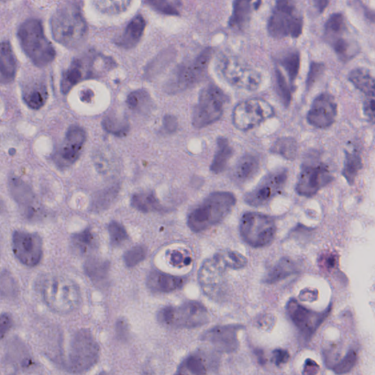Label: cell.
<instances>
[{
	"mask_svg": "<svg viewBox=\"0 0 375 375\" xmlns=\"http://www.w3.org/2000/svg\"><path fill=\"white\" fill-rule=\"evenodd\" d=\"M236 204L235 195L227 192L209 194L188 217V226L195 233L205 231L224 220Z\"/></svg>",
	"mask_w": 375,
	"mask_h": 375,
	"instance_id": "1",
	"label": "cell"
},
{
	"mask_svg": "<svg viewBox=\"0 0 375 375\" xmlns=\"http://www.w3.org/2000/svg\"><path fill=\"white\" fill-rule=\"evenodd\" d=\"M51 28L55 41L66 48L81 45L88 27L80 9L72 3L60 6L52 16Z\"/></svg>",
	"mask_w": 375,
	"mask_h": 375,
	"instance_id": "2",
	"label": "cell"
},
{
	"mask_svg": "<svg viewBox=\"0 0 375 375\" xmlns=\"http://www.w3.org/2000/svg\"><path fill=\"white\" fill-rule=\"evenodd\" d=\"M18 38L27 56L38 67H46L56 56V52L38 19H28L22 23L18 31Z\"/></svg>",
	"mask_w": 375,
	"mask_h": 375,
	"instance_id": "3",
	"label": "cell"
},
{
	"mask_svg": "<svg viewBox=\"0 0 375 375\" xmlns=\"http://www.w3.org/2000/svg\"><path fill=\"white\" fill-rule=\"evenodd\" d=\"M43 296L48 306L60 314L74 311L81 301L78 286L72 280L62 277L48 279L43 286Z\"/></svg>",
	"mask_w": 375,
	"mask_h": 375,
	"instance_id": "4",
	"label": "cell"
},
{
	"mask_svg": "<svg viewBox=\"0 0 375 375\" xmlns=\"http://www.w3.org/2000/svg\"><path fill=\"white\" fill-rule=\"evenodd\" d=\"M304 19L295 0H277L268 21L269 34L275 38L301 36Z\"/></svg>",
	"mask_w": 375,
	"mask_h": 375,
	"instance_id": "5",
	"label": "cell"
},
{
	"mask_svg": "<svg viewBox=\"0 0 375 375\" xmlns=\"http://www.w3.org/2000/svg\"><path fill=\"white\" fill-rule=\"evenodd\" d=\"M227 98L216 85L209 84L203 88L192 113V124L202 128L212 125L223 117Z\"/></svg>",
	"mask_w": 375,
	"mask_h": 375,
	"instance_id": "6",
	"label": "cell"
},
{
	"mask_svg": "<svg viewBox=\"0 0 375 375\" xmlns=\"http://www.w3.org/2000/svg\"><path fill=\"white\" fill-rule=\"evenodd\" d=\"M277 234L274 219L259 213H246L240 223V234L242 240L252 247L270 245Z\"/></svg>",
	"mask_w": 375,
	"mask_h": 375,
	"instance_id": "7",
	"label": "cell"
},
{
	"mask_svg": "<svg viewBox=\"0 0 375 375\" xmlns=\"http://www.w3.org/2000/svg\"><path fill=\"white\" fill-rule=\"evenodd\" d=\"M159 321L174 328H193L203 326L209 321L207 308L197 302H188L179 306H167L158 314Z\"/></svg>",
	"mask_w": 375,
	"mask_h": 375,
	"instance_id": "8",
	"label": "cell"
},
{
	"mask_svg": "<svg viewBox=\"0 0 375 375\" xmlns=\"http://www.w3.org/2000/svg\"><path fill=\"white\" fill-rule=\"evenodd\" d=\"M100 356V348L93 336L86 330L77 332L71 340L69 354V368L74 373L91 370Z\"/></svg>",
	"mask_w": 375,
	"mask_h": 375,
	"instance_id": "9",
	"label": "cell"
},
{
	"mask_svg": "<svg viewBox=\"0 0 375 375\" xmlns=\"http://www.w3.org/2000/svg\"><path fill=\"white\" fill-rule=\"evenodd\" d=\"M275 115L273 107L261 98H252L238 104L233 112V124L241 131L260 126Z\"/></svg>",
	"mask_w": 375,
	"mask_h": 375,
	"instance_id": "10",
	"label": "cell"
},
{
	"mask_svg": "<svg viewBox=\"0 0 375 375\" xmlns=\"http://www.w3.org/2000/svg\"><path fill=\"white\" fill-rule=\"evenodd\" d=\"M212 53V49H206L190 65L179 68L167 85L168 92L175 93L185 91L202 80L207 73Z\"/></svg>",
	"mask_w": 375,
	"mask_h": 375,
	"instance_id": "11",
	"label": "cell"
},
{
	"mask_svg": "<svg viewBox=\"0 0 375 375\" xmlns=\"http://www.w3.org/2000/svg\"><path fill=\"white\" fill-rule=\"evenodd\" d=\"M288 179V171L277 169L269 173L246 194L245 201L253 207H260L269 204L284 190Z\"/></svg>",
	"mask_w": 375,
	"mask_h": 375,
	"instance_id": "12",
	"label": "cell"
},
{
	"mask_svg": "<svg viewBox=\"0 0 375 375\" xmlns=\"http://www.w3.org/2000/svg\"><path fill=\"white\" fill-rule=\"evenodd\" d=\"M333 181L323 163H306L302 168L296 184V192L301 196L311 197Z\"/></svg>",
	"mask_w": 375,
	"mask_h": 375,
	"instance_id": "13",
	"label": "cell"
},
{
	"mask_svg": "<svg viewBox=\"0 0 375 375\" xmlns=\"http://www.w3.org/2000/svg\"><path fill=\"white\" fill-rule=\"evenodd\" d=\"M12 247L15 256L22 264L34 267L43 256V242L36 234L16 231L13 235Z\"/></svg>",
	"mask_w": 375,
	"mask_h": 375,
	"instance_id": "14",
	"label": "cell"
},
{
	"mask_svg": "<svg viewBox=\"0 0 375 375\" xmlns=\"http://www.w3.org/2000/svg\"><path fill=\"white\" fill-rule=\"evenodd\" d=\"M227 268L214 256L206 260L198 272V280L203 291L212 299H219L225 294L226 282L225 271Z\"/></svg>",
	"mask_w": 375,
	"mask_h": 375,
	"instance_id": "15",
	"label": "cell"
},
{
	"mask_svg": "<svg viewBox=\"0 0 375 375\" xmlns=\"http://www.w3.org/2000/svg\"><path fill=\"white\" fill-rule=\"evenodd\" d=\"M337 113V104L334 96L322 93L315 99L307 114V120L312 126L326 128L334 124Z\"/></svg>",
	"mask_w": 375,
	"mask_h": 375,
	"instance_id": "16",
	"label": "cell"
},
{
	"mask_svg": "<svg viewBox=\"0 0 375 375\" xmlns=\"http://www.w3.org/2000/svg\"><path fill=\"white\" fill-rule=\"evenodd\" d=\"M86 140L87 134L82 127L71 126L66 132L62 146L56 155L59 165L69 167L78 160Z\"/></svg>",
	"mask_w": 375,
	"mask_h": 375,
	"instance_id": "17",
	"label": "cell"
},
{
	"mask_svg": "<svg viewBox=\"0 0 375 375\" xmlns=\"http://www.w3.org/2000/svg\"><path fill=\"white\" fill-rule=\"evenodd\" d=\"M240 329L241 326L235 325L214 327L204 334L203 339L220 352H233L238 347V334Z\"/></svg>",
	"mask_w": 375,
	"mask_h": 375,
	"instance_id": "18",
	"label": "cell"
},
{
	"mask_svg": "<svg viewBox=\"0 0 375 375\" xmlns=\"http://www.w3.org/2000/svg\"><path fill=\"white\" fill-rule=\"evenodd\" d=\"M286 311L294 324L306 334H311L317 326L319 321L316 315L295 300L290 301Z\"/></svg>",
	"mask_w": 375,
	"mask_h": 375,
	"instance_id": "19",
	"label": "cell"
},
{
	"mask_svg": "<svg viewBox=\"0 0 375 375\" xmlns=\"http://www.w3.org/2000/svg\"><path fill=\"white\" fill-rule=\"evenodd\" d=\"M185 282L183 277H175V275L157 271H152L147 280L149 289L153 292L164 293L181 289Z\"/></svg>",
	"mask_w": 375,
	"mask_h": 375,
	"instance_id": "20",
	"label": "cell"
},
{
	"mask_svg": "<svg viewBox=\"0 0 375 375\" xmlns=\"http://www.w3.org/2000/svg\"><path fill=\"white\" fill-rule=\"evenodd\" d=\"M146 27V21L141 15L132 19L126 27L123 35L117 40V45L124 49L135 47L140 41Z\"/></svg>",
	"mask_w": 375,
	"mask_h": 375,
	"instance_id": "21",
	"label": "cell"
},
{
	"mask_svg": "<svg viewBox=\"0 0 375 375\" xmlns=\"http://www.w3.org/2000/svg\"><path fill=\"white\" fill-rule=\"evenodd\" d=\"M348 34V31L341 33L326 40L332 47L339 59L343 62H348L354 59L359 54L358 43L350 38H344Z\"/></svg>",
	"mask_w": 375,
	"mask_h": 375,
	"instance_id": "22",
	"label": "cell"
},
{
	"mask_svg": "<svg viewBox=\"0 0 375 375\" xmlns=\"http://www.w3.org/2000/svg\"><path fill=\"white\" fill-rule=\"evenodd\" d=\"M84 270L87 277L98 288H104L107 286L110 270V264L108 261L91 258L85 262Z\"/></svg>",
	"mask_w": 375,
	"mask_h": 375,
	"instance_id": "23",
	"label": "cell"
},
{
	"mask_svg": "<svg viewBox=\"0 0 375 375\" xmlns=\"http://www.w3.org/2000/svg\"><path fill=\"white\" fill-rule=\"evenodd\" d=\"M262 0H235L233 13L229 24L233 27H242L247 23L253 11L261 5Z\"/></svg>",
	"mask_w": 375,
	"mask_h": 375,
	"instance_id": "24",
	"label": "cell"
},
{
	"mask_svg": "<svg viewBox=\"0 0 375 375\" xmlns=\"http://www.w3.org/2000/svg\"><path fill=\"white\" fill-rule=\"evenodd\" d=\"M0 79L2 84L12 82L17 72V62L10 44L8 41L1 43L0 52Z\"/></svg>",
	"mask_w": 375,
	"mask_h": 375,
	"instance_id": "25",
	"label": "cell"
},
{
	"mask_svg": "<svg viewBox=\"0 0 375 375\" xmlns=\"http://www.w3.org/2000/svg\"><path fill=\"white\" fill-rule=\"evenodd\" d=\"M10 190L15 201L21 205L25 207L28 215L34 214L36 209L32 205L35 203V195L30 186L19 179L10 180Z\"/></svg>",
	"mask_w": 375,
	"mask_h": 375,
	"instance_id": "26",
	"label": "cell"
},
{
	"mask_svg": "<svg viewBox=\"0 0 375 375\" xmlns=\"http://www.w3.org/2000/svg\"><path fill=\"white\" fill-rule=\"evenodd\" d=\"M260 168V159L251 154L241 157L236 165L234 175L239 183H246L255 177Z\"/></svg>",
	"mask_w": 375,
	"mask_h": 375,
	"instance_id": "27",
	"label": "cell"
},
{
	"mask_svg": "<svg viewBox=\"0 0 375 375\" xmlns=\"http://www.w3.org/2000/svg\"><path fill=\"white\" fill-rule=\"evenodd\" d=\"M231 148L227 138L220 137L217 140V148L214 160L211 165V171L215 174L222 173L233 157Z\"/></svg>",
	"mask_w": 375,
	"mask_h": 375,
	"instance_id": "28",
	"label": "cell"
},
{
	"mask_svg": "<svg viewBox=\"0 0 375 375\" xmlns=\"http://www.w3.org/2000/svg\"><path fill=\"white\" fill-rule=\"evenodd\" d=\"M348 79L363 95L375 93V78L366 69L358 68L352 70Z\"/></svg>",
	"mask_w": 375,
	"mask_h": 375,
	"instance_id": "29",
	"label": "cell"
},
{
	"mask_svg": "<svg viewBox=\"0 0 375 375\" xmlns=\"http://www.w3.org/2000/svg\"><path fill=\"white\" fill-rule=\"evenodd\" d=\"M84 73L79 59L75 60L70 68L65 71L60 83L61 92L68 94L74 86L79 84L84 78Z\"/></svg>",
	"mask_w": 375,
	"mask_h": 375,
	"instance_id": "30",
	"label": "cell"
},
{
	"mask_svg": "<svg viewBox=\"0 0 375 375\" xmlns=\"http://www.w3.org/2000/svg\"><path fill=\"white\" fill-rule=\"evenodd\" d=\"M131 205L143 213L160 212L163 209L158 198L152 192L135 194L131 198Z\"/></svg>",
	"mask_w": 375,
	"mask_h": 375,
	"instance_id": "31",
	"label": "cell"
},
{
	"mask_svg": "<svg viewBox=\"0 0 375 375\" xmlns=\"http://www.w3.org/2000/svg\"><path fill=\"white\" fill-rule=\"evenodd\" d=\"M128 108L139 113H147L152 108V100L150 94L145 90L130 93L126 100Z\"/></svg>",
	"mask_w": 375,
	"mask_h": 375,
	"instance_id": "32",
	"label": "cell"
},
{
	"mask_svg": "<svg viewBox=\"0 0 375 375\" xmlns=\"http://www.w3.org/2000/svg\"><path fill=\"white\" fill-rule=\"evenodd\" d=\"M104 129L114 136L123 137L127 135L130 129L128 120L117 115H109L103 120Z\"/></svg>",
	"mask_w": 375,
	"mask_h": 375,
	"instance_id": "33",
	"label": "cell"
},
{
	"mask_svg": "<svg viewBox=\"0 0 375 375\" xmlns=\"http://www.w3.org/2000/svg\"><path fill=\"white\" fill-rule=\"evenodd\" d=\"M299 150L297 143L293 137H282L273 143L271 152L286 159L294 160Z\"/></svg>",
	"mask_w": 375,
	"mask_h": 375,
	"instance_id": "34",
	"label": "cell"
},
{
	"mask_svg": "<svg viewBox=\"0 0 375 375\" xmlns=\"http://www.w3.org/2000/svg\"><path fill=\"white\" fill-rule=\"evenodd\" d=\"M47 90L45 86L36 84L30 87L24 93V101L32 109H39L47 101Z\"/></svg>",
	"mask_w": 375,
	"mask_h": 375,
	"instance_id": "35",
	"label": "cell"
},
{
	"mask_svg": "<svg viewBox=\"0 0 375 375\" xmlns=\"http://www.w3.org/2000/svg\"><path fill=\"white\" fill-rule=\"evenodd\" d=\"M362 168V161L356 151L346 152L343 175L350 185H354L356 176Z\"/></svg>",
	"mask_w": 375,
	"mask_h": 375,
	"instance_id": "36",
	"label": "cell"
},
{
	"mask_svg": "<svg viewBox=\"0 0 375 375\" xmlns=\"http://www.w3.org/2000/svg\"><path fill=\"white\" fill-rule=\"evenodd\" d=\"M294 272L292 262L288 259H282L269 273L264 282L268 284L278 282L290 277Z\"/></svg>",
	"mask_w": 375,
	"mask_h": 375,
	"instance_id": "37",
	"label": "cell"
},
{
	"mask_svg": "<svg viewBox=\"0 0 375 375\" xmlns=\"http://www.w3.org/2000/svg\"><path fill=\"white\" fill-rule=\"evenodd\" d=\"M227 269L238 270L247 266L248 260L241 253L234 251H225L215 255Z\"/></svg>",
	"mask_w": 375,
	"mask_h": 375,
	"instance_id": "38",
	"label": "cell"
},
{
	"mask_svg": "<svg viewBox=\"0 0 375 375\" xmlns=\"http://www.w3.org/2000/svg\"><path fill=\"white\" fill-rule=\"evenodd\" d=\"M282 65L288 76L291 84L293 86L301 67V54L299 52L293 51L286 54L282 60Z\"/></svg>",
	"mask_w": 375,
	"mask_h": 375,
	"instance_id": "39",
	"label": "cell"
},
{
	"mask_svg": "<svg viewBox=\"0 0 375 375\" xmlns=\"http://www.w3.org/2000/svg\"><path fill=\"white\" fill-rule=\"evenodd\" d=\"M179 374H205L207 369L203 358L198 356H191L187 358L179 369Z\"/></svg>",
	"mask_w": 375,
	"mask_h": 375,
	"instance_id": "40",
	"label": "cell"
},
{
	"mask_svg": "<svg viewBox=\"0 0 375 375\" xmlns=\"http://www.w3.org/2000/svg\"><path fill=\"white\" fill-rule=\"evenodd\" d=\"M346 20L343 14L336 13L330 16L324 27V38H328L348 30Z\"/></svg>",
	"mask_w": 375,
	"mask_h": 375,
	"instance_id": "41",
	"label": "cell"
},
{
	"mask_svg": "<svg viewBox=\"0 0 375 375\" xmlns=\"http://www.w3.org/2000/svg\"><path fill=\"white\" fill-rule=\"evenodd\" d=\"M275 81H277V91L281 101L284 106L288 108L292 102L291 89L285 76L280 69L275 70Z\"/></svg>",
	"mask_w": 375,
	"mask_h": 375,
	"instance_id": "42",
	"label": "cell"
},
{
	"mask_svg": "<svg viewBox=\"0 0 375 375\" xmlns=\"http://www.w3.org/2000/svg\"><path fill=\"white\" fill-rule=\"evenodd\" d=\"M95 2L99 9L105 13L114 14L124 12L131 0H95Z\"/></svg>",
	"mask_w": 375,
	"mask_h": 375,
	"instance_id": "43",
	"label": "cell"
},
{
	"mask_svg": "<svg viewBox=\"0 0 375 375\" xmlns=\"http://www.w3.org/2000/svg\"><path fill=\"white\" fill-rule=\"evenodd\" d=\"M108 231L110 240L115 247L122 245L128 239V235L125 227L117 222L110 223Z\"/></svg>",
	"mask_w": 375,
	"mask_h": 375,
	"instance_id": "44",
	"label": "cell"
},
{
	"mask_svg": "<svg viewBox=\"0 0 375 375\" xmlns=\"http://www.w3.org/2000/svg\"><path fill=\"white\" fill-rule=\"evenodd\" d=\"M147 255V249L143 246H136L128 250L124 256V262L128 268H133L144 260Z\"/></svg>",
	"mask_w": 375,
	"mask_h": 375,
	"instance_id": "45",
	"label": "cell"
},
{
	"mask_svg": "<svg viewBox=\"0 0 375 375\" xmlns=\"http://www.w3.org/2000/svg\"><path fill=\"white\" fill-rule=\"evenodd\" d=\"M118 190L116 188H112L95 196L93 203V208L95 211L101 212L112 205Z\"/></svg>",
	"mask_w": 375,
	"mask_h": 375,
	"instance_id": "46",
	"label": "cell"
},
{
	"mask_svg": "<svg viewBox=\"0 0 375 375\" xmlns=\"http://www.w3.org/2000/svg\"><path fill=\"white\" fill-rule=\"evenodd\" d=\"M72 241L76 249L85 253L93 246L94 236L91 230L86 229L80 234L74 235Z\"/></svg>",
	"mask_w": 375,
	"mask_h": 375,
	"instance_id": "47",
	"label": "cell"
},
{
	"mask_svg": "<svg viewBox=\"0 0 375 375\" xmlns=\"http://www.w3.org/2000/svg\"><path fill=\"white\" fill-rule=\"evenodd\" d=\"M147 4L153 10L167 16H179V11L170 0H146Z\"/></svg>",
	"mask_w": 375,
	"mask_h": 375,
	"instance_id": "48",
	"label": "cell"
},
{
	"mask_svg": "<svg viewBox=\"0 0 375 375\" xmlns=\"http://www.w3.org/2000/svg\"><path fill=\"white\" fill-rule=\"evenodd\" d=\"M170 262L174 267L183 268L190 266L192 262L189 253L179 249L172 250L169 253Z\"/></svg>",
	"mask_w": 375,
	"mask_h": 375,
	"instance_id": "49",
	"label": "cell"
},
{
	"mask_svg": "<svg viewBox=\"0 0 375 375\" xmlns=\"http://www.w3.org/2000/svg\"><path fill=\"white\" fill-rule=\"evenodd\" d=\"M325 71V65L321 62H312L310 64V71L307 75L306 82V90L308 91L315 84L317 80L322 76Z\"/></svg>",
	"mask_w": 375,
	"mask_h": 375,
	"instance_id": "50",
	"label": "cell"
},
{
	"mask_svg": "<svg viewBox=\"0 0 375 375\" xmlns=\"http://www.w3.org/2000/svg\"><path fill=\"white\" fill-rule=\"evenodd\" d=\"M1 293L5 297H13L17 293L15 281L7 271H3L1 275Z\"/></svg>",
	"mask_w": 375,
	"mask_h": 375,
	"instance_id": "51",
	"label": "cell"
},
{
	"mask_svg": "<svg viewBox=\"0 0 375 375\" xmlns=\"http://www.w3.org/2000/svg\"><path fill=\"white\" fill-rule=\"evenodd\" d=\"M363 109L369 122L375 124V93L365 95Z\"/></svg>",
	"mask_w": 375,
	"mask_h": 375,
	"instance_id": "52",
	"label": "cell"
},
{
	"mask_svg": "<svg viewBox=\"0 0 375 375\" xmlns=\"http://www.w3.org/2000/svg\"><path fill=\"white\" fill-rule=\"evenodd\" d=\"M357 356L356 352L354 350L350 351L345 359L335 367V372L337 374L348 372L355 366Z\"/></svg>",
	"mask_w": 375,
	"mask_h": 375,
	"instance_id": "53",
	"label": "cell"
},
{
	"mask_svg": "<svg viewBox=\"0 0 375 375\" xmlns=\"http://www.w3.org/2000/svg\"><path fill=\"white\" fill-rule=\"evenodd\" d=\"M291 359L290 354L284 350H275L273 352V362L275 365L280 366L288 363Z\"/></svg>",
	"mask_w": 375,
	"mask_h": 375,
	"instance_id": "54",
	"label": "cell"
},
{
	"mask_svg": "<svg viewBox=\"0 0 375 375\" xmlns=\"http://www.w3.org/2000/svg\"><path fill=\"white\" fill-rule=\"evenodd\" d=\"M12 326V318L8 314H3L1 315V319H0V334H1L2 338L8 332Z\"/></svg>",
	"mask_w": 375,
	"mask_h": 375,
	"instance_id": "55",
	"label": "cell"
},
{
	"mask_svg": "<svg viewBox=\"0 0 375 375\" xmlns=\"http://www.w3.org/2000/svg\"><path fill=\"white\" fill-rule=\"evenodd\" d=\"M163 127L168 132H174L178 128V121L172 115H166L163 118Z\"/></svg>",
	"mask_w": 375,
	"mask_h": 375,
	"instance_id": "56",
	"label": "cell"
},
{
	"mask_svg": "<svg viewBox=\"0 0 375 375\" xmlns=\"http://www.w3.org/2000/svg\"><path fill=\"white\" fill-rule=\"evenodd\" d=\"M317 365L314 361L311 360H308L304 367V374H315L317 372Z\"/></svg>",
	"mask_w": 375,
	"mask_h": 375,
	"instance_id": "57",
	"label": "cell"
},
{
	"mask_svg": "<svg viewBox=\"0 0 375 375\" xmlns=\"http://www.w3.org/2000/svg\"><path fill=\"white\" fill-rule=\"evenodd\" d=\"M314 3L319 13H323L327 8L329 0H314Z\"/></svg>",
	"mask_w": 375,
	"mask_h": 375,
	"instance_id": "58",
	"label": "cell"
},
{
	"mask_svg": "<svg viewBox=\"0 0 375 375\" xmlns=\"http://www.w3.org/2000/svg\"><path fill=\"white\" fill-rule=\"evenodd\" d=\"M81 97L83 102H90L93 97V93L90 90L83 91Z\"/></svg>",
	"mask_w": 375,
	"mask_h": 375,
	"instance_id": "59",
	"label": "cell"
}]
</instances>
